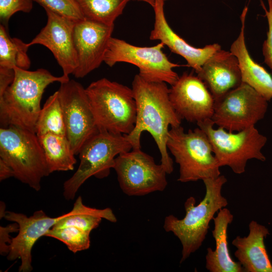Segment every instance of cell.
<instances>
[{
  "mask_svg": "<svg viewBox=\"0 0 272 272\" xmlns=\"http://www.w3.org/2000/svg\"><path fill=\"white\" fill-rule=\"evenodd\" d=\"M268 101L248 84L242 83L215 101L212 120L227 131H240L262 119Z\"/></svg>",
  "mask_w": 272,
  "mask_h": 272,
  "instance_id": "obj_11",
  "label": "cell"
},
{
  "mask_svg": "<svg viewBox=\"0 0 272 272\" xmlns=\"http://www.w3.org/2000/svg\"><path fill=\"white\" fill-rule=\"evenodd\" d=\"M102 219L112 223L117 221L111 209H98L88 207L83 203L80 196L76 200L72 210L62 215L61 219L52 228L73 226L91 233L99 226Z\"/></svg>",
  "mask_w": 272,
  "mask_h": 272,
  "instance_id": "obj_23",
  "label": "cell"
},
{
  "mask_svg": "<svg viewBox=\"0 0 272 272\" xmlns=\"http://www.w3.org/2000/svg\"><path fill=\"white\" fill-rule=\"evenodd\" d=\"M132 90L137 105L136 122L133 129L124 134L132 149H141L143 131L153 138L161 154V164L167 174L172 173L173 162L167 147L169 127L181 125L182 119L176 113L169 98V89L165 82L146 81L135 75Z\"/></svg>",
  "mask_w": 272,
  "mask_h": 272,
  "instance_id": "obj_1",
  "label": "cell"
},
{
  "mask_svg": "<svg viewBox=\"0 0 272 272\" xmlns=\"http://www.w3.org/2000/svg\"><path fill=\"white\" fill-rule=\"evenodd\" d=\"M196 124L207 135L220 167L227 166L235 173L240 174L245 171L249 160L265 161L261 150L267 138L255 126L233 133L222 127L214 128L212 119Z\"/></svg>",
  "mask_w": 272,
  "mask_h": 272,
  "instance_id": "obj_8",
  "label": "cell"
},
{
  "mask_svg": "<svg viewBox=\"0 0 272 272\" xmlns=\"http://www.w3.org/2000/svg\"><path fill=\"white\" fill-rule=\"evenodd\" d=\"M169 95L173 108L182 120L197 123L212 119L215 101L197 76L184 73L171 85Z\"/></svg>",
  "mask_w": 272,
  "mask_h": 272,
  "instance_id": "obj_13",
  "label": "cell"
},
{
  "mask_svg": "<svg viewBox=\"0 0 272 272\" xmlns=\"http://www.w3.org/2000/svg\"><path fill=\"white\" fill-rule=\"evenodd\" d=\"M14 70L13 82L0 95L1 127L15 126L36 133L45 89L51 83L69 81V77L55 76L44 69L29 71L15 67Z\"/></svg>",
  "mask_w": 272,
  "mask_h": 272,
  "instance_id": "obj_2",
  "label": "cell"
},
{
  "mask_svg": "<svg viewBox=\"0 0 272 272\" xmlns=\"http://www.w3.org/2000/svg\"><path fill=\"white\" fill-rule=\"evenodd\" d=\"M0 158L12 168L14 177L36 191L50 174L37 135L26 129L1 127Z\"/></svg>",
  "mask_w": 272,
  "mask_h": 272,
  "instance_id": "obj_5",
  "label": "cell"
},
{
  "mask_svg": "<svg viewBox=\"0 0 272 272\" xmlns=\"http://www.w3.org/2000/svg\"><path fill=\"white\" fill-rule=\"evenodd\" d=\"M37 135L44 151L50 173L74 169L77 163L76 155L66 135L52 133Z\"/></svg>",
  "mask_w": 272,
  "mask_h": 272,
  "instance_id": "obj_22",
  "label": "cell"
},
{
  "mask_svg": "<svg viewBox=\"0 0 272 272\" xmlns=\"http://www.w3.org/2000/svg\"><path fill=\"white\" fill-rule=\"evenodd\" d=\"M40 6L75 22L84 19L76 0H33Z\"/></svg>",
  "mask_w": 272,
  "mask_h": 272,
  "instance_id": "obj_28",
  "label": "cell"
},
{
  "mask_svg": "<svg viewBox=\"0 0 272 272\" xmlns=\"http://www.w3.org/2000/svg\"><path fill=\"white\" fill-rule=\"evenodd\" d=\"M113 169L121 190L128 196L162 191L168 184L167 173L163 166L156 164L152 156L141 149L118 155Z\"/></svg>",
  "mask_w": 272,
  "mask_h": 272,
  "instance_id": "obj_10",
  "label": "cell"
},
{
  "mask_svg": "<svg viewBox=\"0 0 272 272\" xmlns=\"http://www.w3.org/2000/svg\"><path fill=\"white\" fill-rule=\"evenodd\" d=\"M167 149L179 166L178 181H202L221 175V167L214 154L211 142L199 127L185 132L181 126L171 127Z\"/></svg>",
  "mask_w": 272,
  "mask_h": 272,
  "instance_id": "obj_6",
  "label": "cell"
},
{
  "mask_svg": "<svg viewBox=\"0 0 272 272\" xmlns=\"http://www.w3.org/2000/svg\"><path fill=\"white\" fill-rule=\"evenodd\" d=\"M62 108L66 137L75 155L99 129L93 114L86 88L73 80L60 83L57 90Z\"/></svg>",
  "mask_w": 272,
  "mask_h": 272,
  "instance_id": "obj_12",
  "label": "cell"
},
{
  "mask_svg": "<svg viewBox=\"0 0 272 272\" xmlns=\"http://www.w3.org/2000/svg\"><path fill=\"white\" fill-rule=\"evenodd\" d=\"M86 91L99 129L122 134L133 129L137 105L132 89L104 78L91 83Z\"/></svg>",
  "mask_w": 272,
  "mask_h": 272,
  "instance_id": "obj_4",
  "label": "cell"
},
{
  "mask_svg": "<svg viewBox=\"0 0 272 272\" xmlns=\"http://www.w3.org/2000/svg\"><path fill=\"white\" fill-rule=\"evenodd\" d=\"M90 233L73 226L52 228L44 236L56 239L63 243L74 253L88 249L90 246Z\"/></svg>",
  "mask_w": 272,
  "mask_h": 272,
  "instance_id": "obj_27",
  "label": "cell"
},
{
  "mask_svg": "<svg viewBox=\"0 0 272 272\" xmlns=\"http://www.w3.org/2000/svg\"><path fill=\"white\" fill-rule=\"evenodd\" d=\"M132 149L124 134L99 129L81 149L80 165L63 183L64 198L73 199L81 185L92 176L99 179L107 177L110 169H113L116 157Z\"/></svg>",
  "mask_w": 272,
  "mask_h": 272,
  "instance_id": "obj_7",
  "label": "cell"
},
{
  "mask_svg": "<svg viewBox=\"0 0 272 272\" xmlns=\"http://www.w3.org/2000/svg\"><path fill=\"white\" fill-rule=\"evenodd\" d=\"M11 177H14L12 168L4 160L0 158V180L1 181Z\"/></svg>",
  "mask_w": 272,
  "mask_h": 272,
  "instance_id": "obj_33",
  "label": "cell"
},
{
  "mask_svg": "<svg viewBox=\"0 0 272 272\" xmlns=\"http://www.w3.org/2000/svg\"><path fill=\"white\" fill-rule=\"evenodd\" d=\"M138 1L144 2L151 6L152 7H154L155 4V0H135Z\"/></svg>",
  "mask_w": 272,
  "mask_h": 272,
  "instance_id": "obj_34",
  "label": "cell"
},
{
  "mask_svg": "<svg viewBox=\"0 0 272 272\" xmlns=\"http://www.w3.org/2000/svg\"><path fill=\"white\" fill-rule=\"evenodd\" d=\"M18 230L19 226L15 222L5 227L2 226L0 227V253L1 255L8 254L10 245L12 241L10 234L18 232Z\"/></svg>",
  "mask_w": 272,
  "mask_h": 272,
  "instance_id": "obj_31",
  "label": "cell"
},
{
  "mask_svg": "<svg viewBox=\"0 0 272 272\" xmlns=\"http://www.w3.org/2000/svg\"><path fill=\"white\" fill-rule=\"evenodd\" d=\"M164 1H167V0H164Z\"/></svg>",
  "mask_w": 272,
  "mask_h": 272,
  "instance_id": "obj_35",
  "label": "cell"
},
{
  "mask_svg": "<svg viewBox=\"0 0 272 272\" xmlns=\"http://www.w3.org/2000/svg\"><path fill=\"white\" fill-rule=\"evenodd\" d=\"M33 0H0V20L7 28L11 17L18 12L29 13Z\"/></svg>",
  "mask_w": 272,
  "mask_h": 272,
  "instance_id": "obj_29",
  "label": "cell"
},
{
  "mask_svg": "<svg viewBox=\"0 0 272 272\" xmlns=\"http://www.w3.org/2000/svg\"><path fill=\"white\" fill-rule=\"evenodd\" d=\"M48 216L42 210L35 212L30 217L14 212H6L4 218L16 223L19 226L18 234L12 238L9 260H21L19 272H30L32 266V249L37 241L44 236L48 231L61 219Z\"/></svg>",
  "mask_w": 272,
  "mask_h": 272,
  "instance_id": "obj_16",
  "label": "cell"
},
{
  "mask_svg": "<svg viewBox=\"0 0 272 272\" xmlns=\"http://www.w3.org/2000/svg\"><path fill=\"white\" fill-rule=\"evenodd\" d=\"M164 0H155L153 7L155 13V23L150 39L160 40L172 52L183 57L187 61V65L197 73L205 62L221 49V47L218 43L208 45L202 48H196L189 44L169 25L164 14Z\"/></svg>",
  "mask_w": 272,
  "mask_h": 272,
  "instance_id": "obj_17",
  "label": "cell"
},
{
  "mask_svg": "<svg viewBox=\"0 0 272 272\" xmlns=\"http://www.w3.org/2000/svg\"><path fill=\"white\" fill-rule=\"evenodd\" d=\"M28 43L17 38L11 37L7 28L0 25V67L14 69L18 67L29 69L30 59L27 54Z\"/></svg>",
  "mask_w": 272,
  "mask_h": 272,
  "instance_id": "obj_24",
  "label": "cell"
},
{
  "mask_svg": "<svg viewBox=\"0 0 272 272\" xmlns=\"http://www.w3.org/2000/svg\"><path fill=\"white\" fill-rule=\"evenodd\" d=\"M248 228L247 236H237L232 242L236 248L235 256L244 272H272V263L264 242L270 234L268 229L254 220Z\"/></svg>",
  "mask_w": 272,
  "mask_h": 272,
  "instance_id": "obj_19",
  "label": "cell"
},
{
  "mask_svg": "<svg viewBox=\"0 0 272 272\" xmlns=\"http://www.w3.org/2000/svg\"><path fill=\"white\" fill-rule=\"evenodd\" d=\"M113 29L114 25L85 18L76 22L74 39L78 66L73 74L76 78H84L104 62Z\"/></svg>",
  "mask_w": 272,
  "mask_h": 272,
  "instance_id": "obj_15",
  "label": "cell"
},
{
  "mask_svg": "<svg viewBox=\"0 0 272 272\" xmlns=\"http://www.w3.org/2000/svg\"><path fill=\"white\" fill-rule=\"evenodd\" d=\"M15 78L14 69L0 67V95L12 83Z\"/></svg>",
  "mask_w": 272,
  "mask_h": 272,
  "instance_id": "obj_32",
  "label": "cell"
},
{
  "mask_svg": "<svg viewBox=\"0 0 272 272\" xmlns=\"http://www.w3.org/2000/svg\"><path fill=\"white\" fill-rule=\"evenodd\" d=\"M46 133L66 134L64 117L57 91L46 100L37 121L36 133Z\"/></svg>",
  "mask_w": 272,
  "mask_h": 272,
  "instance_id": "obj_26",
  "label": "cell"
},
{
  "mask_svg": "<svg viewBox=\"0 0 272 272\" xmlns=\"http://www.w3.org/2000/svg\"><path fill=\"white\" fill-rule=\"evenodd\" d=\"M131 0H76L85 19L108 26L114 25Z\"/></svg>",
  "mask_w": 272,
  "mask_h": 272,
  "instance_id": "obj_25",
  "label": "cell"
},
{
  "mask_svg": "<svg viewBox=\"0 0 272 272\" xmlns=\"http://www.w3.org/2000/svg\"><path fill=\"white\" fill-rule=\"evenodd\" d=\"M247 8L240 16L241 27L239 36L232 43L230 51L237 57L241 73L242 81L253 88L267 101L272 99V77L251 57L245 43V28Z\"/></svg>",
  "mask_w": 272,
  "mask_h": 272,
  "instance_id": "obj_20",
  "label": "cell"
},
{
  "mask_svg": "<svg viewBox=\"0 0 272 272\" xmlns=\"http://www.w3.org/2000/svg\"><path fill=\"white\" fill-rule=\"evenodd\" d=\"M164 46L160 42L153 46L140 47L111 37L104 62L110 67L121 62L133 64L138 67V74L144 80L172 85L179 78L173 69L180 65L169 60L162 50Z\"/></svg>",
  "mask_w": 272,
  "mask_h": 272,
  "instance_id": "obj_9",
  "label": "cell"
},
{
  "mask_svg": "<svg viewBox=\"0 0 272 272\" xmlns=\"http://www.w3.org/2000/svg\"><path fill=\"white\" fill-rule=\"evenodd\" d=\"M233 219L231 211L224 208L213 219L214 228L212 232L216 248L213 250L208 247L206 255V268L210 272H244L240 263L231 257L228 246V227Z\"/></svg>",
  "mask_w": 272,
  "mask_h": 272,
  "instance_id": "obj_21",
  "label": "cell"
},
{
  "mask_svg": "<svg viewBox=\"0 0 272 272\" xmlns=\"http://www.w3.org/2000/svg\"><path fill=\"white\" fill-rule=\"evenodd\" d=\"M44 10L46 24L28 45L40 44L49 49L62 69L63 75L69 76L73 74L78 66L74 39L76 22L48 9Z\"/></svg>",
  "mask_w": 272,
  "mask_h": 272,
  "instance_id": "obj_14",
  "label": "cell"
},
{
  "mask_svg": "<svg viewBox=\"0 0 272 272\" xmlns=\"http://www.w3.org/2000/svg\"><path fill=\"white\" fill-rule=\"evenodd\" d=\"M196 74L215 101L242 83L237 57L230 51L222 49L210 57Z\"/></svg>",
  "mask_w": 272,
  "mask_h": 272,
  "instance_id": "obj_18",
  "label": "cell"
},
{
  "mask_svg": "<svg viewBox=\"0 0 272 272\" xmlns=\"http://www.w3.org/2000/svg\"><path fill=\"white\" fill-rule=\"evenodd\" d=\"M268 9L267 10L262 1H260L261 6L263 9L268 24V31L266 38L264 41L262 52L264 62L272 69V0H267Z\"/></svg>",
  "mask_w": 272,
  "mask_h": 272,
  "instance_id": "obj_30",
  "label": "cell"
},
{
  "mask_svg": "<svg viewBox=\"0 0 272 272\" xmlns=\"http://www.w3.org/2000/svg\"><path fill=\"white\" fill-rule=\"evenodd\" d=\"M227 181L222 175L203 180L206 193L198 204L195 205L194 197H189L184 204L185 216L183 218L180 219L173 215L165 218V231L172 232L181 243L180 263L200 247L208 234L211 221L216 213L228 205L227 199L222 194V187Z\"/></svg>",
  "mask_w": 272,
  "mask_h": 272,
  "instance_id": "obj_3",
  "label": "cell"
}]
</instances>
